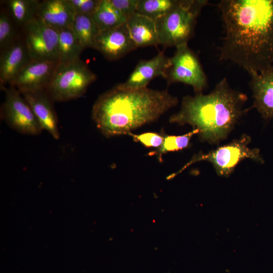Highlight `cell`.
I'll return each instance as SVG.
<instances>
[{
  "label": "cell",
  "instance_id": "12",
  "mask_svg": "<svg viewBox=\"0 0 273 273\" xmlns=\"http://www.w3.org/2000/svg\"><path fill=\"white\" fill-rule=\"evenodd\" d=\"M170 65V58L166 56L164 51H159L150 59L141 60L127 80L118 85L128 89L146 88L150 81L156 77L161 76L166 79Z\"/></svg>",
  "mask_w": 273,
  "mask_h": 273
},
{
  "label": "cell",
  "instance_id": "11",
  "mask_svg": "<svg viewBox=\"0 0 273 273\" xmlns=\"http://www.w3.org/2000/svg\"><path fill=\"white\" fill-rule=\"evenodd\" d=\"M137 48L130 36L126 23L101 31L93 47L110 61L118 60Z\"/></svg>",
  "mask_w": 273,
  "mask_h": 273
},
{
  "label": "cell",
  "instance_id": "22",
  "mask_svg": "<svg viewBox=\"0 0 273 273\" xmlns=\"http://www.w3.org/2000/svg\"><path fill=\"white\" fill-rule=\"evenodd\" d=\"M181 0H139L136 13L154 21L177 7Z\"/></svg>",
  "mask_w": 273,
  "mask_h": 273
},
{
  "label": "cell",
  "instance_id": "16",
  "mask_svg": "<svg viewBox=\"0 0 273 273\" xmlns=\"http://www.w3.org/2000/svg\"><path fill=\"white\" fill-rule=\"evenodd\" d=\"M75 14L68 0L40 1L37 17L57 31L71 27Z\"/></svg>",
  "mask_w": 273,
  "mask_h": 273
},
{
  "label": "cell",
  "instance_id": "19",
  "mask_svg": "<svg viewBox=\"0 0 273 273\" xmlns=\"http://www.w3.org/2000/svg\"><path fill=\"white\" fill-rule=\"evenodd\" d=\"M70 27L83 50L93 48L101 31L92 16L82 14H75Z\"/></svg>",
  "mask_w": 273,
  "mask_h": 273
},
{
  "label": "cell",
  "instance_id": "15",
  "mask_svg": "<svg viewBox=\"0 0 273 273\" xmlns=\"http://www.w3.org/2000/svg\"><path fill=\"white\" fill-rule=\"evenodd\" d=\"M31 108L42 130L55 139L60 138L58 121L53 101L45 89L22 94Z\"/></svg>",
  "mask_w": 273,
  "mask_h": 273
},
{
  "label": "cell",
  "instance_id": "26",
  "mask_svg": "<svg viewBox=\"0 0 273 273\" xmlns=\"http://www.w3.org/2000/svg\"><path fill=\"white\" fill-rule=\"evenodd\" d=\"M102 0H68L75 14L92 16Z\"/></svg>",
  "mask_w": 273,
  "mask_h": 273
},
{
  "label": "cell",
  "instance_id": "2",
  "mask_svg": "<svg viewBox=\"0 0 273 273\" xmlns=\"http://www.w3.org/2000/svg\"><path fill=\"white\" fill-rule=\"evenodd\" d=\"M178 102L166 90L124 88L117 84L97 99L92 118L107 138L127 135L156 121Z\"/></svg>",
  "mask_w": 273,
  "mask_h": 273
},
{
  "label": "cell",
  "instance_id": "18",
  "mask_svg": "<svg viewBox=\"0 0 273 273\" xmlns=\"http://www.w3.org/2000/svg\"><path fill=\"white\" fill-rule=\"evenodd\" d=\"M40 1L38 0H8L5 8L21 29L37 16Z\"/></svg>",
  "mask_w": 273,
  "mask_h": 273
},
{
  "label": "cell",
  "instance_id": "10",
  "mask_svg": "<svg viewBox=\"0 0 273 273\" xmlns=\"http://www.w3.org/2000/svg\"><path fill=\"white\" fill-rule=\"evenodd\" d=\"M59 63L57 60L31 59L9 86L14 87L21 94L46 89Z\"/></svg>",
  "mask_w": 273,
  "mask_h": 273
},
{
  "label": "cell",
  "instance_id": "6",
  "mask_svg": "<svg viewBox=\"0 0 273 273\" xmlns=\"http://www.w3.org/2000/svg\"><path fill=\"white\" fill-rule=\"evenodd\" d=\"M251 136L247 134H242L239 138L233 140L224 145L217 147L207 153H199L183 166L177 172L168 176L167 178H173L190 165L199 161L210 162L218 175L229 176L234 170L236 166L246 159H250L262 163L263 159L257 148H250L249 144Z\"/></svg>",
  "mask_w": 273,
  "mask_h": 273
},
{
  "label": "cell",
  "instance_id": "21",
  "mask_svg": "<svg viewBox=\"0 0 273 273\" xmlns=\"http://www.w3.org/2000/svg\"><path fill=\"white\" fill-rule=\"evenodd\" d=\"M92 17L100 31L116 27L127 21L126 17L111 4L110 0H102Z\"/></svg>",
  "mask_w": 273,
  "mask_h": 273
},
{
  "label": "cell",
  "instance_id": "1",
  "mask_svg": "<svg viewBox=\"0 0 273 273\" xmlns=\"http://www.w3.org/2000/svg\"><path fill=\"white\" fill-rule=\"evenodd\" d=\"M224 29L220 59L248 74L273 63V0H222L218 4Z\"/></svg>",
  "mask_w": 273,
  "mask_h": 273
},
{
  "label": "cell",
  "instance_id": "25",
  "mask_svg": "<svg viewBox=\"0 0 273 273\" xmlns=\"http://www.w3.org/2000/svg\"><path fill=\"white\" fill-rule=\"evenodd\" d=\"M165 133L147 132L141 134H133L131 132L127 135L131 136L136 142H139L147 148H158L162 144Z\"/></svg>",
  "mask_w": 273,
  "mask_h": 273
},
{
  "label": "cell",
  "instance_id": "7",
  "mask_svg": "<svg viewBox=\"0 0 273 273\" xmlns=\"http://www.w3.org/2000/svg\"><path fill=\"white\" fill-rule=\"evenodd\" d=\"M170 61L166 78L168 83H182L192 86L196 94L203 93L207 78L197 55L188 44L176 47Z\"/></svg>",
  "mask_w": 273,
  "mask_h": 273
},
{
  "label": "cell",
  "instance_id": "14",
  "mask_svg": "<svg viewBox=\"0 0 273 273\" xmlns=\"http://www.w3.org/2000/svg\"><path fill=\"white\" fill-rule=\"evenodd\" d=\"M31 60L22 36L0 53V84L2 89L10 85L22 69Z\"/></svg>",
  "mask_w": 273,
  "mask_h": 273
},
{
  "label": "cell",
  "instance_id": "8",
  "mask_svg": "<svg viewBox=\"0 0 273 273\" xmlns=\"http://www.w3.org/2000/svg\"><path fill=\"white\" fill-rule=\"evenodd\" d=\"M3 89L5 93V99L2 115L8 125L22 134H39L42 129L22 94L12 86Z\"/></svg>",
  "mask_w": 273,
  "mask_h": 273
},
{
  "label": "cell",
  "instance_id": "20",
  "mask_svg": "<svg viewBox=\"0 0 273 273\" xmlns=\"http://www.w3.org/2000/svg\"><path fill=\"white\" fill-rule=\"evenodd\" d=\"M58 31V58L59 62H67L79 59L83 49L71 27L65 28Z\"/></svg>",
  "mask_w": 273,
  "mask_h": 273
},
{
  "label": "cell",
  "instance_id": "24",
  "mask_svg": "<svg viewBox=\"0 0 273 273\" xmlns=\"http://www.w3.org/2000/svg\"><path fill=\"white\" fill-rule=\"evenodd\" d=\"M19 27L7 9L1 7L0 11V53L11 46L21 36Z\"/></svg>",
  "mask_w": 273,
  "mask_h": 273
},
{
  "label": "cell",
  "instance_id": "5",
  "mask_svg": "<svg viewBox=\"0 0 273 273\" xmlns=\"http://www.w3.org/2000/svg\"><path fill=\"white\" fill-rule=\"evenodd\" d=\"M97 75L79 59L59 62L45 89L53 102H64L82 97Z\"/></svg>",
  "mask_w": 273,
  "mask_h": 273
},
{
  "label": "cell",
  "instance_id": "3",
  "mask_svg": "<svg viewBox=\"0 0 273 273\" xmlns=\"http://www.w3.org/2000/svg\"><path fill=\"white\" fill-rule=\"evenodd\" d=\"M246 94L230 87L226 78L220 80L208 94L183 97L180 110L169 122L188 124L199 130L202 142L218 144L226 139L244 113Z\"/></svg>",
  "mask_w": 273,
  "mask_h": 273
},
{
  "label": "cell",
  "instance_id": "17",
  "mask_svg": "<svg viewBox=\"0 0 273 273\" xmlns=\"http://www.w3.org/2000/svg\"><path fill=\"white\" fill-rule=\"evenodd\" d=\"M126 23L130 36L138 48L160 44L154 20L135 13L127 19Z\"/></svg>",
  "mask_w": 273,
  "mask_h": 273
},
{
  "label": "cell",
  "instance_id": "4",
  "mask_svg": "<svg viewBox=\"0 0 273 273\" xmlns=\"http://www.w3.org/2000/svg\"><path fill=\"white\" fill-rule=\"evenodd\" d=\"M207 0H181L175 9L155 21L160 44L164 47L188 44L193 36L197 18Z\"/></svg>",
  "mask_w": 273,
  "mask_h": 273
},
{
  "label": "cell",
  "instance_id": "27",
  "mask_svg": "<svg viewBox=\"0 0 273 273\" xmlns=\"http://www.w3.org/2000/svg\"><path fill=\"white\" fill-rule=\"evenodd\" d=\"M127 19L136 13L139 0H110Z\"/></svg>",
  "mask_w": 273,
  "mask_h": 273
},
{
  "label": "cell",
  "instance_id": "13",
  "mask_svg": "<svg viewBox=\"0 0 273 273\" xmlns=\"http://www.w3.org/2000/svg\"><path fill=\"white\" fill-rule=\"evenodd\" d=\"M249 75L253 98L252 107L256 109L264 119L273 118V65Z\"/></svg>",
  "mask_w": 273,
  "mask_h": 273
},
{
  "label": "cell",
  "instance_id": "23",
  "mask_svg": "<svg viewBox=\"0 0 273 273\" xmlns=\"http://www.w3.org/2000/svg\"><path fill=\"white\" fill-rule=\"evenodd\" d=\"M197 129H193L189 132L179 135L165 134L163 142L156 150L148 153L149 156L156 155L160 162L162 160V155L168 152H175L189 148L192 137L198 134Z\"/></svg>",
  "mask_w": 273,
  "mask_h": 273
},
{
  "label": "cell",
  "instance_id": "9",
  "mask_svg": "<svg viewBox=\"0 0 273 273\" xmlns=\"http://www.w3.org/2000/svg\"><path fill=\"white\" fill-rule=\"evenodd\" d=\"M21 34L32 60H58V31L37 16L21 29Z\"/></svg>",
  "mask_w": 273,
  "mask_h": 273
}]
</instances>
